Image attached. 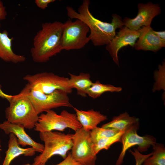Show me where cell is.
<instances>
[{
	"mask_svg": "<svg viewBox=\"0 0 165 165\" xmlns=\"http://www.w3.org/2000/svg\"><path fill=\"white\" fill-rule=\"evenodd\" d=\"M153 146L152 155L144 162L143 165H165V148L163 144L156 143Z\"/></svg>",
	"mask_w": 165,
	"mask_h": 165,
	"instance_id": "cell-21",
	"label": "cell"
},
{
	"mask_svg": "<svg viewBox=\"0 0 165 165\" xmlns=\"http://www.w3.org/2000/svg\"><path fill=\"white\" fill-rule=\"evenodd\" d=\"M82 128L75 114L64 110L58 114L52 109L39 116L34 128L36 131L43 132L54 130L63 131L67 128L75 132Z\"/></svg>",
	"mask_w": 165,
	"mask_h": 165,
	"instance_id": "cell-5",
	"label": "cell"
},
{
	"mask_svg": "<svg viewBox=\"0 0 165 165\" xmlns=\"http://www.w3.org/2000/svg\"><path fill=\"white\" fill-rule=\"evenodd\" d=\"M119 132L114 129L105 128L97 127L90 131V136L94 144L100 139L113 136Z\"/></svg>",
	"mask_w": 165,
	"mask_h": 165,
	"instance_id": "cell-23",
	"label": "cell"
},
{
	"mask_svg": "<svg viewBox=\"0 0 165 165\" xmlns=\"http://www.w3.org/2000/svg\"><path fill=\"white\" fill-rule=\"evenodd\" d=\"M0 129L7 134L11 133L14 134L17 138L19 144L22 146H30L36 149L37 152L40 153L43 152L44 145L34 141L26 133L25 128L22 125L12 123L6 120L0 123Z\"/></svg>",
	"mask_w": 165,
	"mask_h": 165,
	"instance_id": "cell-13",
	"label": "cell"
},
{
	"mask_svg": "<svg viewBox=\"0 0 165 165\" xmlns=\"http://www.w3.org/2000/svg\"><path fill=\"white\" fill-rule=\"evenodd\" d=\"M56 165H81L75 161L72 156L71 153L62 161Z\"/></svg>",
	"mask_w": 165,
	"mask_h": 165,
	"instance_id": "cell-26",
	"label": "cell"
},
{
	"mask_svg": "<svg viewBox=\"0 0 165 165\" xmlns=\"http://www.w3.org/2000/svg\"><path fill=\"white\" fill-rule=\"evenodd\" d=\"M141 28V35L134 46L135 50L156 53L165 47V41L155 34L150 26H143Z\"/></svg>",
	"mask_w": 165,
	"mask_h": 165,
	"instance_id": "cell-14",
	"label": "cell"
},
{
	"mask_svg": "<svg viewBox=\"0 0 165 165\" xmlns=\"http://www.w3.org/2000/svg\"><path fill=\"white\" fill-rule=\"evenodd\" d=\"M155 34L157 35L161 39L165 41V31H154Z\"/></svg>",
	"mask_w": 165,
	"mask_h": 165,
	"instance_id": "cell-30",
	"label": "cell"
},
{
	"mask_svg": "<svg viewBox=\"0 0 165 165\" xmlns=\"http://www.w3.org/2000/svg\"><path fill=\"white\" fill-rule=\"evenodd\" d=\"M89 31L88 26L80 20H67L63 23L61 41L62 50H78L84 47L90 41L87 36Z\"/></svg>",
	"mask_w": 165,
	"mask_h": 165,
	"instance_id": "cell-8",
	"label": "cell"
},
{
	"mask_svg": "<svg viewBox=\"0 0 165 165\" xmlns=\"http://www.w3.org/2000/svg\"><path fill=\"white\" fill-rule=\"evenodd\" d=\"M122 90L121 87H116L111 84H102L99 81L97 80L93 82L88 90L87 95L92 98L95 99L106 92H119Z\"/></svg>",
	"mask_w": 165,
	"mask_h": 165,
	"instance_id": "cell-20",
	"label": "cell"
},
{
	"mask_svg": "<svg viewBox=\"0 0 165 165\" xmlns=\"http://www.w3.org/2000/svg\"><path fill=\"white\" fill-rule=\"evenodd\" d=\"M63 28V23L57 21L42 24L34 38L31 50L34 61L46 62L62 50L61 41Z\"/></svg>",
	"mask_w": 165,
	"mask_h": 165,
	"instance_id": "cell-2",
	"label": "cell"
},
{
	"mask_svg": "<svg viewBox=\"0 0 165 165\" xmlns=\"http://www.w3.org/2000/svg\"><path fill=\"white\" fill-rule=\"evenodd\" d=\"M8 148L6 152V156L2 165H10L12 161L21 155L31 156L37 152L36 149L31 147L23 148L20 146L16 137L12 133L9 134Z\"/></svg>",
	"mask_w": 165,
	"mask_h": 165,
	"instance_id": "cell-17",
	"label": "cell"
},
{
	"mask_svg": "<svg viewBox=\"0 0 165 165\" xmlns=\"http://www.w3.org/2000/svg\"><path fill=\"white\" fill-rule=\"evenodd\" d=\"M73 108L82 128L87 131H90L97 127L101 123L108 119L107 116L93 109L84 111L74 107Z\"/></svg>",
	"mask_w": 165,
	"mask_h": 165,
	"instance_id": "cell-16",
	"label": "cell"
},
{
	"mask_svg": "<svg viewBox=\"0 0 165 165\" xmlns=\"http://www.w3.org/2000/svg\"><path fill=\"white\" fill-rule=\"evenodd\" d=\"M23 79L31 86L45 94H50L57 90L63 91L68 94L72 92L69 78L59 76L51 72H42L27 75Z\"/></svg>",
	"mask_w": 165,
	"mask_h": 165,
	"instance_id": "cell-7",
	"label": "cell"
},
{
	"mask_svg": "<svg viewBox=\"0 0 165 165\" xmlns=\"http://www.w3.org/2000/svg\"><path fill=\"white\" fill-rule=\"evenodd\" d=\"M29 88L27 83L20 93L12 96L5 112L6 121L30 130L34 128L39 116L28 96Z\"/></svg>",
	"mask_w": 165,
	"mask_h": 165,
	"instance_id": "cell-3",
	"label": "cell"
},
{
	"mask_svg": "<svg viewBox=\"0 0 165 165\" xmlns=\"http://www.w3.org/2000/svg\"><path fill=\"white\" fill-rule=\"evenodd\" d=\"M1 140L0 139V158H1V156H0V151H1Z\"/></svg>",
	"mask_w": 165,
	"mask_h": 165,
	"instance_id": "cell-31",
	"label": "cell"
},
{
	"mask_svg": "<svg viewBox=\"0 0 165 165\" xmlns=\"http://www.w3.org/2000/svg\"><path fill=\"white\" fill-rule=\"evenodd\" d=\"M23 165H32L30 164L29 163H26V164H23Z\"/></svg>",
	"mask_w": 165,
	"mask_h": 165,
	"instance_id": "cell-32",
	"label": "cell"
},
{
	"mask_svg": "<svg viewBox=\"0 0 165 165\" xmlns=\"http://www.w3.org/2000/svg\"><path fill=\"white\" fill-rule=\"evenodd\" d=\"M138 7V12L135 17H126L123 20L124 26L134 30H138L143 26H150L153 19L161 13L160 5L151 2L139 3Z\"/></svg>",
	"mask_w": 165,
	"mask_h": 165,
	"instance_id": "cell-11",
	"label": "cell"
},
{
	"mask_svg": "<svg viewBox=\"0 0 165 165\" xmlns=\"http://www.w3.org/2000/svg\"><path fill=\"white\" fill-rule=\"evenodd\" d=\"M90 3V0H83L78 12L67 6V15L70 19L80 20L88 26L90 31L88 37L94 46L106 45L116 35V29L124 26L123 20L120 16L114 13L111 23L103 22L93 15L89 10Z\"/></svg>",
	"mask_w": 165,
	"mask_h": 165,
	"instance_id": "cell-1",
	"label": "cell"
},
{
	"mask_svg": "<svg viewBox=\"0 0 165 165\" xmlns=\"http://www.w3.org/2000/svg\"><path fill=\"white\" fill-rule=\"evenodd\" d=\"M130 152L134 158L135 165H142L145 160L152 154V152L146 155L142 154L136 148H134L133 151L130 150Z\"/></svg>",
	"mask_w": 165,
	"mask_h": 165,
	"instance_id": "cell-25",
	"label": "cell"
},
{
	"mask_svg": "<svg viewBox=\"0 0 165 165\" xmlns=\"http://www.w3.org/2000/svg\"><path fill=\"white\" fill-rule=\"evenodd\" d=\"M141 31V28L139 30L136 31L130 29L124 26L120 28L117 34L106 45V50L114 62L118 66L119 65L118 57L119 50L123 47L127 46L134 47Z\"/></svg>",
	"mask_w": 165,
	"mask_h": 165,
	"instance_id": "cell-12",
	"label": "cell"
},
{
	"mask_svg": "<svg viewBox=\"0 0 165 165\" xmlns=\"http://www.w3.org/2000/svg\"><path fill=\"white\" fill-rule=\"evenodd\" d=\"M13 39V38L9 37L6 30H3L2 32L0 30V58L5 62L14 64L24 62L26 60V57L17 54L13 50L12 42Z\"/></svg>",
	"mask_w": 165,
	"mask_h": 165,
	"instance_id": "cell-15",
	"label": "cell"
},
{
	"mask_svg": "<svg viewBox=\"0 0 165 165\" xmlns=\"http://www.w3.org/2000/svg\"><path fill=\"white\" fill-rule=\"evenodd\" d=\"M40 139L44 142L43 152L36 156L32 165H46L54 155H58L64 159L73 145V134H65L58 131L39 132Z\"/></svg>",
	"mask_w": 165,
	"mask_h": 165,
	"instance_id": "cell-4",
	"label": "cell"
},
{
	"mask_svg": "<svg viewBox=\"0 0 165 165\" xmlns=\"http://www.w3.org/2000/svg\"><path fill=\"white\" fill-rule=\"evenodd\" d=\"M1 88V85L0 84V97L6 99L9 101L12 97V95L5 94L2 90Z\"/></svg>",
	"mask_w": 165,
	"mask_h": 165,
	"instance_id": "cell-29",
	"label": "cell"
},
{
	"mask_svg": "<svg viewBox=\"0 0 165 165\" xmlns=\"http://www.w3.org/2000/svg\"><path fill=\"white\" fill-rule=\"evenodd\" d=\"M70 76L69 82L72 89H75L77 94L82 97L87 96L88 90L93 83L89 73L81 72L76 75L69 73Z\"/></svg>",
	"mask_w": 165,
	"mask_h": 165,
	"instance_id": "cell-19",
	"label": "cell"
},
{
	"mask_svg": "<svg viewBox=\"0 0 165 165\" xmlns=\"http://www.w3.org/2000/svg\"><path fill=\"white\" fill-rule=\"evenodd\" d=\"M55 1V0H35V2L38 7L44 9L47 7L49 4Z\"/></svg>",
	"mask_w": 165,
	"mask_h": 165,
	"instance_id": "cell-27",
	"label": "cell"
},
{
	"mask_svg": "<svg viewBox=\"0 0 165 165\" xmlns=\"http://www.w3.org/2000/svg\"><path fill=\"white\" fill-rule=\"evenodd\" d=\"M139 125V120L134 116H131L127 112L114 117L111 121L105 124L101 127L112 128L120 132H125L133 126Z\"/></svg>",
	"mask_w": 165,
	"mask_h": 165,
	"instance_id": "cell-18",
	"label": "cell"
},
{
	"mask_svg": "<svg viewBox=\"0 0 165 165\" xmlns=\"http://www.w3.org/2000/svg\"><path fill=\"white\" fill-rule=\"evenodd\" d=\"M139 125L133 126L123 134L121 142L122 146L121 152L115 165H121L123 162L126 152L131 147L137 145L138 150L140 152L146 151L151 146L156 143V139L153 136L146 135L141 136L137 133Z\"/></svg>",
	"mask_w": 165,
	"mask_h": 165,
	"instance_id": "cell-10",
	"label": "cell"
},
{
	"mask_svg": "<svg viewBox=\"0 0 165 165\" xmlns=\"http://www.w3.org/2000/svg\"><path fill=\"white\" fill-rule=\"evenodd\" d=\"M124 132H119L116 135L100 139L94 144V148L95 154L103 149L108 150L110 146L117 142H121V138Z\"/></svg>",
	"mask_w": 165,
	"mask_h": 165,
	"instance_id": "cell-22",
	"label": "cell"
},
{
	"mask_svg": "<svg viewBox=\"0 0 165 165\" xmlns=\"http://www.w3.org/2000/svg\"><path fill=\"white\" fill-rule=\"evenodd\" d=\"M165 69V62L163 61L162 64L159 65L158 70L155 72L156 82L153 87L154 91L161 89L164 90Z\"/></svg>",
	"mask_w": 165,
	"mask_h": 165,
	"instance_id": "cell-24",
	"label": "cell"
},
{
	"mask_svg": "<svg viewBox=\"0 0 165 165\" xmlns=\"http://www.w3.org/2000/svg\"><path fill=\"white\" fill-rule=\"evenodd\" d=\"M29 85L27 95L38 114L59 107L73 108L65 92L57 90L45 94Z\"/></svg>",
	"mask_w": 165,
	"mask_h": 165,
	"instance_id": "cell-6",
	"label": "cell"
},
{
	"mask_svg": "<svg viewBox=\"0 0 165 165\" xmlns=\"http://www.w3.org/2000/svg\"><path fill=\"white\" fill-rule=\"evenodd\" d=\"M7 15L6 7L2 2L0 0V21L6 19Z\"/></svg>",
	"mask_w": 165,
	"mask_h": 165,
	"instance_id": "cell-28",
	"label": "cell"
},
{
	"mask_svg": "<svg viewBox=\"0 0 165 165\" xmlns=\"http://www.w3.org/2000/svg\"><path fill=\"white\" fill-rule=\"evenodd\" d=\"M73 145L71 153L73 159L81 165H95L97 155L94 148V143L90 131L82 128L73 135Z\"/></svg>",
	"mask_w": 165,
	"mask_h": 165,
	"instance_id": "cell-9",
	"label": "cell"
}]
</instances>
